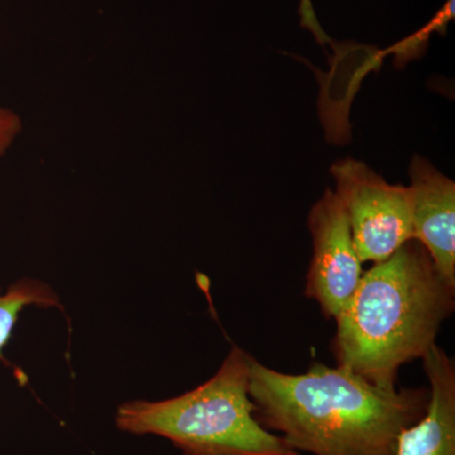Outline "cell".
I'll return each mask as SVG.
<instances>
[{"label": "cell", "instance_id": "9c48e42d", "mask_svg": "<svg viewBox=\"0 0 455 455\" xmlns=\"http://www.w3.org/2000/svg\"><path fill=\"white\" fill-rule=\"evenodd\" d=\"M454 17V0H448L444 8L439 12L438 16L433 18L429 25L425 26L423 29L416 32L414 36L401 42L392 49L396 52L397 61H409L412 56H418L420 50L424 49L427 44V38L430 37L431 32H444L451 18Z\"/></svg>", "mask_w": 455, "mask_h": 455}, {"label": "cell", "instance_id": "ba28073f", "mask_svg": "<svg viewBox=\"0 0 455 455\" xmlns=\"http://www.w3.org/2000/svg\"><path fill=\"white\" fill-rule=\"evenodd\" d=\"M29 305L41 307H60L59 298L47 284L33 280H20L9 286L8 291L0 293V359L17 324L20 311Z\"/></svg>", "mask_w": 455, "mask_h": 455}, {"label": "cell", "instance_id": "8fae6325", "mask_svg": "<svg viewBox=\"0 0 455 455\" xmlns=\"http://www.w3.org/2000/svg\"><path fill=\"white\" fill-rule=\"evenodd\" d=\"M300 16L301 25L304 26L305 28L310 29L320 44H324L325 42H329L328 36L325 35L322 27H320L319 22H317L315 13H314L313 4H311V0H301Z\"/></svg>", "mask_w": 455, "mask_h": 455}, {"label": "cell", "instance_id": "5b68a950", "mask_svg": "<svg viewBox=\"0 0 455 455\" xmlns=\"http://www.w3.org/2000/svg\"><path fill=\"white\" fill-rule=\"evenodd\" d=\"M307 226L313 235L314 253L305 296L319 302L323 314L334 319L352 298L363 275L348 215L337 193L326 190L317 200L309 212Z\"/></svg>", "mask_w": 455, "mask_h": 455}, {"label": "cell", "instance_id": "7a4b0ae2", "mask_svg": "<svg viewBox=\"0 0 455 455\" xmlns=\"http://www.w3.org/2000/svg\"><path fill=\"white\" fill-rule=\"evenodd\" d=\"M454 309L455 289L440 277L427 248L410 239L363 272L334 317L335 361L373 385L395 387L398 370L424 357Z\"/></svg>", "mask_w": 455, "mask_h": 455}, {"label": "cell", "instance_id": "30bf717a", "mask_svg": "<svg viewBox=\"0 0 455 455\" xmlns=\"http://www.w3.org/2000/svg\"><path fill=\"white\" fill-rule=\"evenodd\" d=\"M20 130H22V122L20 116L12 110L0 108V156L5 154Z\"/></svg>", "mask_w": 455, "mask_h": 455}, {"label": "cell", "instance_id": "52a82bcc", "mask_svg": "<svg viewBox=\"0 0 455 455\" xmlns=\"http://www.w3.org/2000/svg\"><path fill=\"white\" fill-rule=\"evenodd\" d=\"M430 400L418 423L403 430L395 455H455V364L438 344L421 358Z\"/></svg>", "mask_w": 455, "mask_h": 455}, {"label": "cell", "instance_id": "8992f818", "mask_svg": "<svg viewBox=\"0 0 455 455\" xmlns=\"http://www.w3.org/2000/svg\"><path fill=\"white\" fill-rule=\"evenodd\" d=\"M411 179L414 239L427 248L440 277L455 289V184L424 158L415 155Z\"/></svg>", "mask_w": 455, "mask_h": 455}, {"label": "cell", "instance_id": "3957f363", "mask_svg": "<svg viewBox=\"0 0 455 455\" xmlns=\"http://www.w3.org/2000/svg\"><path fill=\"white\" fill-rule=\"evenodd\" d=\"M251 358L235 344L209 381L169 400L124 403L116 411V427L169 439L181 455H301L257 420Z\"/></svg>", "mask_w": 455, "mask_h": 455}, {"label": "cell", "instance_id": "6da1fadb", "mask_svg": "<svg viewBox=\"0 0 455 455\" xmlns=\"http://www.w3.org/2000/svg\"><path fill=\"white\" fill-rule=\"evenodd\" d=\"M250 396L259 424L299 453L395 455L400 434L427 412L430 391L381 387L320 362L287 374L252 357Z\"/></svg>", "mask_w": 455, "mask_h": 455}, {"label": "cell", "instance_id": "277c9868", "mask_svg": "<svg viewBox=\"0 0 455 455\" xmlns=\"http://www.w3.org/2000/svg\"><path fill=\"white\" fill-rule=\"evenodd\" d=\"M331 173L337 181L335 193L346 208L362 263L382 262L414 239L410 188L388 184L355 158L337 161Z\"/></svg>", "mask_w": 455, "mask_h": 455}]
</instances>
